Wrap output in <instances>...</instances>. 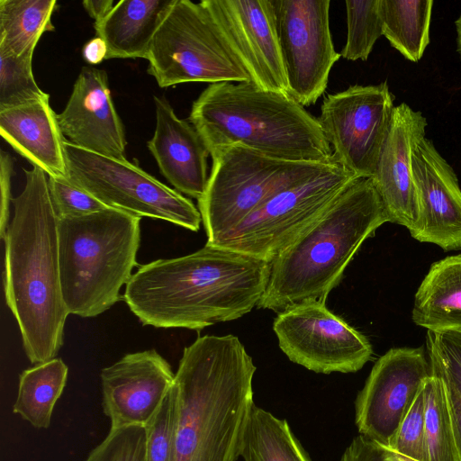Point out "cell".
<instances>
[{
	"mask_svg": "<svg viewBox=\"0 0 461 461\" xmlns=\"http://www.w3.org/2000/svg\"><path fill=\"white\" fill-rule=\"evenodd\" d=\"M269 275L266 260L205 244L185 256L140 266L123 300L142 325L200 331L258 306Z\"/></svg>",
	"mask_w": 461,
	"mask_h": 461,
	"instance_id": "cell-1",
	"label": "cell"
},
{
	"mask_svg": "<svg viewBox=\"0 0 461 461\" xmlns=\"http://www.w3.org/2000/svg\"><path fill=\"white\" fill-rule=\"evenodd\" d=\"M25 185L12 199L14 217L4 237V293L32 364L57 357L69 314L62 294L59 217L47 174L23 168Z\"/></svg>",
	"mask_w": 461,
	"mask_h": 461,
	"instance_id": "cell-2",
	"label": "cell"
},
{
	"mask_svg": "<svg viewBox=\"0 0 461 461\" xmlns=\"http://www.w3.org/2000/svg\"><path fill=\"white\" fill-rule=\"evenodd\" d=\"M256 366L238 337H198L175 373L176 461H237Z\"/></svg>",
	"mask_w": 461,
	"mask_h": 461,
	"instance_id": "cell-3",
	"label": "cell"
},
{
	"mask_svg": "<svg viewBox=\"0 0 461 461\" xmlns=\"http://www.w3.org/2000/svg\"><path fill=\"white\" fill-rule=\"evenodd\" d=\"M390 218L371 177L354 179L304 231L270 262L258 307L280 312L326 301L362 243Z\"/></svg>",
	"mask_w": 461,
	"mask_h": 461,
	"instance_id": "cell-4",
	"label": "cell"
},
{
	"mask_svg": "<svg viewBox=\"0 0 461 461\" xmlns=\"http://www.w3.org/2000/svg\"><path fill=\"white\" fill-rule=\"evenodd\" d=\"M188 121L209 152L242 145L283 160L333 159L318 118L288 94L265 90L249 81L210 84L193 103Z\"/></svg>",
	"mask_w": 461,
	"mask_h": 461,
	"instance_id": "cell-5",
	"label": "cell"
},
{
	"mask_svg": "<svg viewBox=\"0 0 461 461\" xmlns=\"http://www.w3.org/2000/svg\"><path fill=\"white\" fill-rule=\"evenodd\" d=\"M140 217L106 208L59 218V259L69 314L95 317L123 299L121 288L138 266Z\"/></svg>",
	"mask_w": 461,
	"mask_h": 461,
	"instance_id": "cell-6",
	"label": "cell"
},
{
	"mask_svg": "<svg viewBox=\"0 0 461 461\" xmlns=\"http://www.w3.org/2000/svg\"><path fill=\"white\" fill-rule=\"evenodd\" d=\"M198 201L207 245L217 246L275 193L326 168V163L277 159L242 145L217 148Z\"/></svg>",
	"mask_w": 461,
	"mask_h": 461,
	"instance_id": "cell-7",
	"label": "cell"
},
{
	"mask_svg": "<svg viewBox=\"0 0 461 461\" xmlns=\"http://www.w3.org/2000/svg\"><path fill=\"white\" fill-rule=\"evenodd\" d=\"M146 59L148 73L160 87L187 82H251L201 2L175 0Z\"/></svg>",
	"mask_w": 461,
	"mask_h": 461,
	"instance_id": "cell-8",
	"label": "cell"
},
{
	"mask_svg": "<svg viewBox=\"0 0 461 461\" xmlns=\"http://www.w3.org/2000/svg\"><path fill=\"white\" fill-rule=\"evenodd\" d=\"M67 177L107 207L163 220L198 231L202 216L194 203L137 164L64 142Z\"/></svg>",
	"mask_w": 461,
	"mask_h": 461,
	"instance_id": "cell-9",
	"label": "cell"
},
{
	"mask_svg": "<svg viewBox=\"0 0 461 461\" xmlns=\"http://www.w3.org/2000/svg\"><path fill=\"white\" fill-rule=\"evenodd\" d=\"M356 178L334 158L319 173L275 193L217 246L270 263Z\"/></svg>",
	"mask_w": 461,
	"mask_h": 461,
	"instance_id": "cell-10",
	"label": "cell"
},
{
	"mask_svg": "<svg viewBox=\"0 0 461 461\" xmlns=\"http://www.w3.org/2000/svg\"><path fill=\"white\" fill-rule=\"evenodd\" d=\"M386 82L354 85L328 95L318 118L333 158L357 177H372L394 111Z\"/></svg>",
	"mask_w": 461,
	"mask_h": 461,
	"instance_id": "cell-11",
	"label": "cell"
},
{
	"mask_svg": "<svg viewBox=\"0 0 461 461\" xmlns=\"http://www.w3.org/2000/svg\"><path fill=\"white\" fill-rule=\"evenodd\" d=\"M273 330L290 361L318 374L355 373L373 356L368 339L330 312L308 301L277 313Z\"/></svg>",
	"mask_w": 461,
	"mask_h": 461,
	"instance_id": "cell-12",
	"label": "cell"
},
{
	"mask_svg": "<svg viewBox=\"0 0 461 461\" xmlns=\"http://www.w3.org/2000/svg\"><path fill=\"white\" fill-rule=\"evenodd\" d=\"M288 84L303 107L324 93L330 70L341 57L330 30V0H271Z\"/></svg>",
	"mask_w": 461,
	"mask_h": 461,
	"instance_id": "cell-13",
	"label": "cell"
},
{
	"mask_svg": "<svg viewBox=\"0 0 461 461\" xmlns=\"http://www.w3.org/2000/svg\"><path fill=\"white\" fill-rule=\"evenodd\" d=\"M429 375L422 348H393L380 357L355 401L359 434L388 447Z\"/></svg>",
	"mask_w": 461,
	"mask_h": 461,
	"instance_id": "cell-14",
	"label": "cell"
},
{
	"mask_svg": "<svg viewBox=\"0 0 461 461\" xmlns=\"http://www.w3.org/2000/svg\"><path fill=\"white\" fill-rule=\"evenodd\" d=\"M201 3L251 82L265 90L288 94L272 1L203 0Z\"/></svg>",
	"mask_w": 461,
	"mask_h": 461,
	"instance_id": "cell-15",
	"label": "cell"
},
{
	"mask_svg": "<svg viewBox=\"0 0 461 461\" xmlns=\"http://www.w3.org/2000/svg\"><path fill=\"white\" fill-rule=\"evenodd\" d=\"M102 407L111 429L146 427L174 384L175 373L156 350L124 355L100 372Z\"/></svg>",
	"mask_w": 461,
	"mask_h": 461,
	"instance_id": "cell-16",
	"label": "cell"
},
{
	"mask_svg": "<svg viewBox=\"0 0 461 461\" xmlns=\"http://www.w3.org/2000/svg\"><path fill=\"white\" fill-rule=\"evenodd\" d=\"M412 176L419 219L412 238L444 251L461 249V189L452 167L423 138L412 151Z\"/></svg>",
	"mask_w": 461,
	"mask_h": 461,
	"instance_id": "cell-17",
	"label": "cell"
},
{
	"mask_svg": "<svg viewBox=\"0 0 461 461\" xmlns=\"http://www.w3.org/2000/svg\"><path fill=\"white\" fill-rule=\"evenodd\" d=\"M57 119L62 134L72 144L104 156L126 158L124 126L113 104L104 70L82 68Z\"/></svg>",
	"mask_w": 461,
	"mask_h": 461,
	"instance_id": "cell-18",
	"label": "cell"
},
{
	"mask_svg": "<svg viewBox=\"0 0 461 461\" xmlns=\"http://www.w3.org/2000/svg\"><path fill=\"white\" fill-rule=\"evenodd\" d=\"M426 117L407 104L394 107L391 128L375 175L371 177L390 222L412 230L419 205L412 176V151L425 138Z\"/></svg>",
	"mask_w": 461,
	"mask_h": 461,
	"instance_id": "cell-19",
	"label": "cell"
},
{
	"mask_svg": "<svg viewBox=\"0 0 461 461\" xmlns=\"http://www.w3.org/2000/svg\"><path fill=\"white\" fill-rule=\"evenodd\" d=\"M154 103L156 128L148 148L175 189L199 200L209 178V149L194 125L178 118L166 98L154 96Z\"/></svg>",
	"mask_w": 461,
	"mask_h": 461,
	"instance_id": "cell-20",
	"label": "cell"
},
{
	"mask_svg": "<svg viewBox=\"0 0 461 461\" xmlns=\"http://www.w3.org/2000/svg\"><path fill=\"white\" fill-rule=\"evenodd\" d=\"M2 138L48 176H67L65 138L50 97L0 110Z\"/></svg>",
	"mask_w": 461,
	"mask_h": 461,
	"instance_id": "cell-21",
	"label": "cell"
},
{
	"mask_svg": "<svg viewBox=\"0 0 461 461\" xmlns=\"http://www.w3.org/2000/svg\"><path fill=\"white\" fill-rule=\"evenodd\" d=\"M175 0H121L95 23L108 59H146L151 41Z\"/></svg>",
	"mask_w": 461,
	"mask_h": 461,
	"instance_id": "cell-22",
	"label": "cell"
},
{
	"mask_svg": "<svg viewBox=\"0 0 461 461\" xmlns=\"http://www.w3.org/2000/svg\"><path fill=\"white\" fill-rule=\"evenodd\" d=\"M411 319L430 331H461V255L430 266L415 294Z\"/></svg>",
	"mask_w": 461,
	"mask_h": 461,
	"instance_id": "cell-23",
	"label": "cell"
},
{
	"mask_svg": "<svg viewBox=\"0 0 461 461\" xmlns=\"http://www.w3.org/2000/svg\"><path fill=\"white\" fill-rule=\"evenodd\" d=\"M68 367L60 357L36 364L19 375L13 412L36 429L50 426L55 404L67 384Z\"/></svg>",
	"mask_w": 461,
	"mask_h": 461,
	"instance_id": "cell-24",
	"label": "cell"
},
{
	"mask_svg": "<svg viewBox=\"0 0 461 461\" xmlns=\"http://www.w3.org/2000/svg\"><path fill=\"white\" fill-rule=\"evenodd\" d=\"M243 461H311L286 420L252 405L241 438Z\"/></svg>",
	"mask_w": 461,
	"mask_h": 461,
	"instance_id": "cell-25",
	"label": "cell"
},
{
	"mask_svg": "<svg viewBox=\"0 0 461 461\" xmlns=\"http://www.w3.org/2000/svg\"><path fill=\"white\" fill-rule=\"evenodd\" d=\"M432 0H379L383 36L406 59L419 61L429 43Z\"/></svg>",
	"mask_w": 461,
	"mask_h": 461,
	"instance_id": "cell-26",
	"label": "cell"
},
{
	"mask_svg": "<svg viewBox=\"0 0 461 461\" xmlns=\"http://www.w3.org/2000/svg\"><path fill=\"white\" fill-rule=\"evenodd\" d=\"M56 0H0V51L21 56L33 53L51 23Z\"/></svg>",
	"mask_w": 461,
	"mask_h": 461,
	"instance_id": "cell-27",
	"label": "cell"
},
{
	"mask_svg": "<svg viewBox=\"0 0 461 461\" xmlns=\"http://www.w3.org/2000/svg\"><path fill=\"white\" fill-rule=\"evenodd\" d=\"M423 392L426 461H458L450 409L441 381L430 374Z\"/></svg>",
	"mask_w": 461,
	"mask_h": 461,
	"instance_id": "cell-28",
	"label": "cell"
},
{
	"mask_svg": "<svg viewBox=\"0 0 461 461\" xmlns=\"http://www.w3.org/2000/svg\"><path fill=\"white\" fill-rule=\"evenodd\" d=\"M430 374L442 383L448 405L461 409V331H430L426 339Z\"/></svg>",
	"mask_w": 461,
	"mask_h": 461,
	"instance_id": "cell-29",
	"label": "cell"
},
{
	"mask_svg": "<svg viewBox=\"0 0 461 461\" xmlns=\"http://www.w3.org/2000/svg\"><path fill=\"white\" fill-rule=\"evenodd\" d=\"M347 40L340 55L348 60H366L383 35L379 0H348Z\"/></svg>",
	"mask_w": 461,
	"mask_h": 461,
	"instance_id": "cell-30",
	"label": "cell"
},
{
	"mask_svg": "<svg viewBox=\"0 0 461 461\" xmlns=\"http://www.w3.org/2000/svg\"><path fill=\"white\" fill-rule=\"evenodd\" d=\"M32 54L0 51V110L50 97L32 75Z\"/></svg>",
	"mask_w": 461,
	"mask_h": 461,
	"instance_id": "cell-31",
	"label": "cell"
},
{
	"mask_svg": "<svg viewBox=\"0 0 461 461\" xmlns=\"http://www.w3.org/2000/svg\"><path fill=\"white\" fill-rule=\"evenodd\" d=\"M177 388L172 385L146 429L145 461H176Z\"/></svg>",
	"mask_w": 461,
	"mask_h": 461,
	"instance_id": "cell-32",
	"label": "cell"
},
{
	"mask_svg": "<svg viewBox=\"0 0 461 461\" xmlns=\"http://www.w3.org/2000/svg\"><path fill=\"white\" fill-rule=\"evenodd\" d=\"M146 429L130 426L111 429L85 461H145Z\"/></svg>",
	"mask_w": 461,
	"mask_h": 461,
	"instance_id": "cell-33",
	"label": "cell"
},
{
	"mask_svg": "<svg viewBox=\"0 0 461 461\" xmlns=\"http://www.w3.org/2000/svg\"><path fill=\"white\" fill-rule=\"evenodd\" d=\"M388 447L412 461H426L423 385Z\"/></svg>",
	"mask_w": 461,
	"mask_h": 461,
	"instance_id": "cell-34",
	"label": "cell"
},
{
	"mask_svg": "<svg viewBox=\"0 0 461 461\" xmlns=\"http://www.w3.org/2000/svg\"><path fill=\"white\" fill-rule=\"evenodd\" d=\"M48 185L59 218L79 217L110 208L67 176H48Z\"/></svg>",
	"mask_w": 461,
	"mask_h": 461,
	"instance_id": "cell-35",
	"label": "cell"
},
{
	"mask_svg": "<svg viewBox=\"0 0 461 461\" xmlns=\"http://www.w3.org/2000/svg\"><path fill=\"white\" fill-rule=\"evenodd\" d=\"M340 461H412L363 435L355 437Z\"/></svg>",
	"mask_w": 461,
	"mask_h": 461,
	"instance_id": "cell-36",
	"label": "cell"
},
{
	"mask_svg": "<svg viewBox=\"0 0 461 461\" xmlns=\"http://www.w3.org/2000/svg\"><path fill=\"white\" fill-rule=\"evenodd\" d=\"M14 174V159L5 150H0V237L3 240L9 225L11 181Z\"/></svg>",
	"mask_w": 461,
	"mask_h": 461,
	"instance_id": "cell-37",
	"label": "cell"
},
{
	"mask_svg": "<svg viewBox=\"0 0 461 461\" xmlns=\"http://www.w3.org/2000/svg\"><path fill=\"white\" fill-rule=\"evenodd\" d=\"M82 53L87 63L95 65L106 59L107 47L101 38L95 37L84 45Z\"/></svg>",
	"mask_w": 461,
	"mask_h": 461,
	"instance_id": "cell-38",
	"label": "cell"
},
{
	"mask_svg": "<svg viewBox=\"0 0 461 461\" xmlns=\"http://www.w3.org/2000/svg\"><path fill=\"white\" fill-rule=\"evenodd\" d=\"M113 0H85L82 5L95 23L102 21L113 7Z\"/></svg>",
	"mask_w": 461,
	"mask_h": 461,
	"instance_id": "cell-39",
	"label": "cell"
},
{
	"mask_svg": "<svg viewBox=\"0 0 461 461\" xmlns=\"http://www.w3.org/2000/svg\"><path fill=\"white\" fill-rule=\"evenodd\" d=\"M449 409L458 461H461V409L450 406Z\"/></svg>",
	"mask_w": 461,
	"mask_h": 461,
	"instance_id": "cell-40",
	"label": "cell"
},
{
	"mask_svg": "<svg viewBox=\"0 0 461 461\" xmlns=\"http://www.w3.org/2000/svg\"><path fill=\"white\" fill-rule=\"evenodd\" d=\"M457 50L461 55V14L456 21Z\"/></svg>",
	"mask_w": 461,
	"mask_h": 461,
	"instance_id": "cell-41",
	"label": "cell"
}]
</instances>
